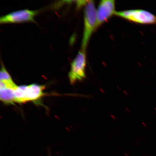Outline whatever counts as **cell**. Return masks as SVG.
I'll list each match as a JSON object with an SVG mask.
<instances>
[{
    "mask_svg": "<svg viewBox=\"0 0 156 156\" xmlns=\"http://www.w3.org/2000/svg\"><path fill=\"white\" fill-rule=\"evenodd\" d=\"M115 15L137 24L156 25V15L145 10L136 9L116 11Z\"/></svg>",
    "mask_w": 156,
    "mask_h": 156,
    "instance_id": "3957f363",
    "label": "cell"
},
{
    "mask_svg": "<svg viewBox=\"0 0 156 156\" xmlns=\"http://www.w3.org/2000/svg\"><path fill=\"white\" fill-rule=\"evenodd\" d=\"M0 81L5 83H14L8 72L3 66H2L0 72Z\"/></svg>",
    "mask_w": 156,
    "mask_h": 156,
    "instance_id": "ba28073f",
    "label": "cell"
},
{
    "mask_svg": "<svg viewBox=\"0 0 156 156\" xmlns=\"http://www.w3.org/2000/svg\"><path fill=\"white\" fill-rule=\"evenodd\" d=\"M115 2L114 0H103L97 9V29L115 15Z\"/></svg>",
    "mask_w": 156,
    "mask_h": 156,
    "instance_id": "8992f818",
    "label": "cell"
},
{
    "mask_svg": "<svg viewBox=\"0 0 156 156\" xmlns=\"http://www.w3.org/2000/svg\"><path fill=\"white\" fill-rule=\"evenodd\" d=\"M16 87L0 85V98L5 104H12L15 102L14 91Z\"/></svg>",
    "mask_w": 156,
    "mask_h": 156,
    "instance_id": "52a82bcc",
    "label": "cell"
},
{
    "mask_svg": "<svg viewBox=\"0 0 156 156\" xmlns=\"http://www.w3.org/2000/svg\"><path fill=\"white\" fill-rule=\"evenodd\" d=\"M87 65L86 51L81 50L78 52L71 64L68 74L70 83L74 84L81 81L86 77L85 69Z\"/></svg>",
    "mask_w": 156,
    "mask_h": 156,
    "instance_id": "277c9868",
    "label": "cell"
},
{
    "mask_svg": "<svg viewBox=\"0 0 156 156\" xmlns=\"http://www.w3.org/2000/svg\"><path fill=\"white\" fill-rule=\"evenodd\" d=\"M155 110L156 111V108H155Z\"/></svg>",
    "mask_w": 156,
    "mask_h": 156,
    "instance_id": "9c48e42d",
    "label": "cell"
},
{
    "mask_svg": "<svg viewBox=\"0 0 156 156\" xmlns=\"http://www.w3.org/2000/svg\"><path fill=\"white\" fill-rule=\"evenodd\" d=\"M45 87L37 84L17 86L14 91L15 102L23 103L38 100L44 95Z\"/></svg>",
    "mask_w": 156,
    "mask_h": 156,
    "instance_id": "7a4b0ae2",
    "label": "cell"
},
{
    "mask_svg": "<svg viewBox=\"0 0 156 156\" xmlns=\"http://www.w3.org/2000/svg\"><path fill=\"white\" fill-rule=\"evenodd\" d=\"M97 9L94 1H87L84 12V29L81 50L86 51L93 33L97 29Z\"/></svg>",
    "mask_w": 156,
    "mask_h": 156,
    "instance_id": "6da1fadb",
    "label": "cell"
},
{
    "mask_svg": "<svg viewBox=\"0 0 156 156\" xmlns=\"http://www.w3.org/2000/svg\"><path fill=\"white\" fill-rule=\"evenodd\" d=\"M37 12V11L28 9L13 12L1 17L0 23L3 24L33 21Z\"/></svg>",
    "mask_w": 156,
    "mask_h": 156,
    "instance_id": "5b68a950",
    "label": "cell"
}]
</instances>
